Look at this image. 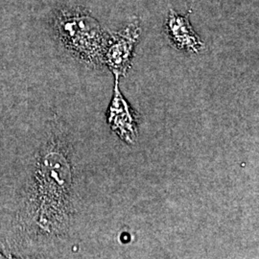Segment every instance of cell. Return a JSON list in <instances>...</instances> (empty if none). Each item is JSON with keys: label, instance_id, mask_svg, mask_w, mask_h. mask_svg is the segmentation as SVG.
Returning a JSON list of instances; mask_svg holds the SVG:
<instances>
[{"label": "cell", "instance_id": "cell-1", "mask_svg": "<svg viewBox=\"0 0 259 259\" xmlns=\"http://www.w3.org/2000/svg\"><path fill=\"white\" fill-rule=\"evenodd\" d=\"M74 167L69 142L53 131L38 151L25 196L22 222L29 234H65L73 211Z\"/></svg>", "mask_w": 259, "mask_h": 259}, {"label": "cell", "instance_id": "cell-5", "mask_svg": "<svg viewBox=\"0 0 259 259\" xmlns=\"http://www.w3.org/2000/svg\"><path fill=\"white\" fill-rule=\"evenodd\" d=\"M190 12L181 15L175 10L168 11L164 28L170 42L178 50L198 54L204 50V44L196 33L189 20Z\"/></svg>", "mask_w": 259, "mask_h": 259}, {"label": "cell", "instance_id": "cell-2", "mask_svg": "<svg viewBox=\"0 0 259 259\" xmlns=\"http://www.w3.org/2000/svg\"><path fill=\"white\" fill-rule=\"evenodd\" d=\"M52 28L60 45L77 61L95 68L104 65L109 32L88 10L62 6L53 14Z\"/></svg>", "mask_w": 259, "mask_h": 259}, {"label": "cell", "instance_id": "cell-4", "mask_svg": "<svg viewBox=\"0 0 259 259\" xmlns=\"http://www.w3.org/2000/svg\"><path fill=\"white\" fill-rule=\"evenodd\" d=\"M111 129L127 144H135L138 139V125L134 111L119 89V78L115 77L113 95L107 114Z\"/></svg>", "mask_w": 259, "mask_h": 259}, {"label": "cell", "instance_id": "cell-3", "mask_svg": "<svg viewBox=\"0 0 259 259\" xmlns=\"http://www.w3.org/2000/svg\"><path fill=\"white\" fill-rule=\"evenodd\" d=\"M141 36L139 20L131 21L128 25L108 35L107 45L104 51V65L114 77L126 76L132 67V61L137 45Z\"/></svg>", "mask_w": 259, "mask_h": 259}]
</instances>
